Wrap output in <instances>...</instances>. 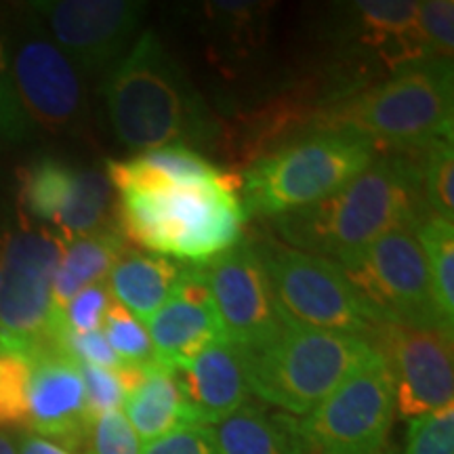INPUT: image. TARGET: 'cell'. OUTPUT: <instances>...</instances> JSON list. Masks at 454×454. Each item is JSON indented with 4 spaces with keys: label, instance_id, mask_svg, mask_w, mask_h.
<instances>
[{
    "label": "cell",
    "instance_id": "obj_7",
    "mask_svg": "<svg viewBox=\"0 0 454 454\" xmlns=\"http://www.w3.org/2000/svg\"><path fill=\"white\" fill-rule=\"evenodd\" d=\"M339 265L372 326L444 328L452 333L435 308L427 261L412 230L389 231Z\"/></svg>",
    "mask_w": 454,
    "mask_h": 454
},
{
    "label": "cell",
    "instance_id": "obj_37",
    "mask_svg": "<svg viewBox=\"0 0 454 454\" xmlns=\"http://www.w3.org/2000/svg\"><path fill=\"white\" fill-rule=\"evenodd\" d=\"M0 454H17L15 435L7 434V431H0Z\"/></svg>",
    "mask_w": 454,
    "mask_h": 454
},
{
    "label": "cell",
    "instance_id": "obj_1",
    "mask_svg": "<svg viewBox=\"0 0 454 454\" xmlns=\"http://www.w3.org/2000/svg\"><path fill=\"white\" fill-rule=\"evenodd\" d=\"M431 217L423 198L421 147L383 150L381 156L325 200L276 217L282 242L343 263L368 244Z\"/></svg>",
    "mask_w": 454,
    "mask_h": 454
},
{
    "label": "cell",
    "instance_id": "obj_19",
    "mask_svg": "<svg viewBox=\"0 0 454 454\" xmlns=\"http://www.w3.org/2000/svg\"><path fill=\"white\" fill-rule=\"evenodd\" d=\"M356 53H371L391 70L434 59L419 27L417 0H364L349 4Z\"/></svg>",
    "mask_w": 454,
    "mask_h": 454
},
{
    "label": "cell",
    "instance_id": "obj_20",
    "mask_svg": "<svg viewBox=\"0 0 454 454\" xmlns=\"http://www.w3.org/2000/svg\"><path fill=\"white\" fill-rule=\"evenodd\" d=\"M106 177L118 192H160L168 187L219 185L238 181L192 147H158L130 160H107Z\"/></svg>",
    "mask_w": 454,
    "mask_h": 454
},
{
    "label": "cell",
    "instance_id": "obj_32",
    "mask_svg": "<svg viewBox=\"0 0 454 454\" xmlns=\"http://www.w3.org/2000/svg\"><path fill=\"white\" fill-rule=\"evenodd\" d=\"M419 27L434 59H450L454 49V3L423 0L419 3Z\"/></svg>",
    "mask_w": 454,
    "mask_h": 454
},
{
    "label": "cell",
    "instance_id": "obj_36",
    "mask_svg": "<svg viewBox=\"0 0 454 454\" xmlns=\"http://www.w3.org/2000/svg\"><path fill=\"white\" fill-rule=\"evenodd\" d=\"M15 444L17 454H78L59 444H53V442L44 440L32 431H20L15 435Z\"/></svg>",
    "mask_w": 454,
    "mask_h": 454
},
{
    "label": "cell",
    "instance_id": "obj_30",
    "mask_svg": "<svg viewBox=\"0 0 454 454\" xmlns=\"http://www.w3.org/2000/svg\"><path fill=\"white\" fill-rule=\"evenodd\" d=\"M404 454H454V402L411 419Z\"/></svg>",
    "mask_w": 454,
    "mask_h": 454
},
{
    "label": "cell",
    "instance_id": "obj_25",
    "mask_svg": "<svg viewBox=\"0 0 454 454\" xmlns=\"http://www.w3.org/2000/svg\"><path fill=\"white\" fill-rule=\"evenodd\" d=\"M434 288L435 308L448 328L454 326V225L452 221L431 215L417 227Z\"/></svg>",
    "mask_w": 454,
    "mask_h": 454
},
{
    "label": "cell",
    "instance_id": "obj_35",
    "mask_svg": "<svg viewBox=\"0 0 454 454\" xmlns=\"http://www.w3.org/2000/svg\"><path fill=\"white\" fill-rule=\"evenodd\" d=\"M141 454H221V450L208 427L192 425V427L177 429L160 440L150 442L144 446Z\"/></svg>",
    "mask_w": 454,
    "mask_h": 454
},
{
    "label": "cell",
    "instance_id": "obj_9",
    "mask_svg": "<svg viewBox=\"0 0 454 454\" xmlns=\"http://www.w3.org/2000/svg\"><path fill=\"white\" fill-rule=\"evenodd\" d=\"M391 374L374 351L299 421L305 454H381L394 423Z\"/></svg>",
    "mask_w": 454,
    "mask_h": 454
},
{
    "label": "cell",
    "instance_id": "obj_18",
    "mask_svg": "<svg viewBox=\"0 0 454 454\" xmlns=\"http://www.w3.org/2000/svg\"><path fill=\"white\" fill-rule=\"evenodd\" d=\"M175 381L200 427H211L248 402L247 356L240 345L217 340L194 360L175 368Z\"/></svg>",
    "mask_w": 454,
    "mask_h": 454
},
{
    "label": "cell",
    "instance_id": "obj_33",
    "mask_svg": "<svg viewBox=\"0 0 454 454\" xmlns=\"http://www.w3.org/2000/svg\"><path fill=\"white\" fill-rule=\"evenodd\" d=\"M32 121L17 95L7 51L0 41V141H24L30 137Z\"/></svg>",
    "mask_w": 454,
    "mask_h": 454
},
{
    "label": "cell",
    "instance_id": "obj_11",
    "mask_svg": "<svg viewBox=\"0 0 454 454\" xmlns=\"http://www.w3.org/2000/svg\"><path fill=\"white\" fill-rule=\"evenodd\" d=\"M66 242L51 230H17L0 253V339L32 345L44 339L51 291Z\"/></svg>",
    "mask_w": 454,
    "mask_h": 454
},
{
    "label": "cell",
    "instance_id": "obj_27",
    "mask_svg": "<svg viewBox=\"0 0 454 454\" xmlns=\"http://www.w3.org/2000/svg\"><path fill=\"white\" fill-rule=\"evenodd\" d=\"M454 152L452 139H435L421 147V184L423 198L431 215L454 219Z\"/></svg>",
    "mask_w": 454,
    "mask_h": 454
},
{
    "label": "cell",
    "instance_id": "obj_17",
    "mask_svg": "<svg viewBox=\"0 0 454 454\" xmlns=\"http://www.w3.org/2000/svg\"><path fill=\"white\" fill-rule=\"evenodd\" d=\"M145 331L156 362L168 371L225 339L200 265H185L181 280L167 303L145 317Z\"/></svg>",
    "mask_w": 454,
    "mask_h": 454
},
{
    "label": "cell",
    "instance_id": "obj_29",
    "mask_svg": "<svg viewBox=\"0 0 454 454\" xmlns=\"http://www.w3.org/2000/svg\"><path fill=\"white\" fill-rule=\"evenodd\" d=\"M112 299L107 280L90 284V286H84L82 291L74 294L64 309L51 311L49 325H59L72 333L101 331Z\"/></svg>",
    "mask_w": 454,
    "mask_h": 454
},
{
    "label": "cell",
    "instance_id": "obj_21",
    "mask_svg": "<svg viewBox=\"0 0 454 454\" xmlns=\"http://www.w3.org/2000/svg\"><path fill=\"white\" fill-rule=\"evenodd\" d=\"M122 412L137 434L141 446L177 429L198 425L194 412L181 394L179 383L175 381L173 371L158 362L144 368V379L127 394Z\"/></svg>",
    "mask_w": 454,
    "mask_h": 454
},
{
    "label": "cell",
    "instance_id": "obj_15",
    "mask_svg": "<svg viewBox=\"0 0 454 454\" xmlns=\"http://www.w3.org/2000/svg\"><path fill=\"white\" fill-rule=\"evenodd\" d=\"M30 364L27 431L78 452L93 425L81 366L47 337L30 348Z\"/></svg>",
    "mask_w": 454,
    "mask_h": 454
},
{
    "label": "cell",
    "instance_id": "obj_12",
    "mask_svg": "<svg viewBox=\"0 0 454 454\" xmlns=\"http://www.w3.org/2000/svg\"><path fill=\"white\" fill-rule=\"evenodd\" d=\"M371 345L394 383L395 411L417 419L454 402L452 333L444 328L374 326Z\"/></svg>",
    "mask_w": 454,
    "mask_h": 454
},
{
    "label": "cell",
    "instance_id": "obj_34",
    "mask_svg": "<svg viewBox=\"0 0 454 454\" xmlns=\"http://www.w3.org/2000/svg\"><path fill=\"white\" fill-rule=\"evenodd\" d=\"M84 381V391H87V404L90 417L110 411H122L127 391H124L121 379L114 371L99 368L93 364H78Z\"/></svg>",
    "mask_w": 454,
    "mask_h": 454
},
{
    "label": "cell",
    "instance_id": "obj_6",
    "mask_svg": "<svg viewBox=\"0 0 454 454\" xmlns=\"http://www.w3.org/2000/svg\"><path fill=\"white\" fill-rule=\"evenodd\" d=\"M244 349V348H242ZM253 395L305 417L374 356L366 337L288 325L259 349H244Z\"/></svg>",
    "mask_w": 454,
    "mask_h": 454
},
{
    "label": "cell",
    "instance_id": "obj_8",
    "mask_svg": "<svg viewBox=\"0 0 454 454\" xmlns=\"http://www.w3.org/2000/svg\"><path fill=\"white\" fill-rule=\"evenodd\" d=\"M253 244L288 325L371 337L372 322L339 263L276 238H253Z\"/></svg>",
    "mask_w": 454,
    "mask_h": 454
},
{
    "label": "cell",
    "instance_id": "obj_22",
    "mask_svg": "<svg viewBox=\"0 0 454 454\" xmlns=\"http://www.w3.org/2000/svg\"><path fill=\"white\" fill-rule=\"evenodd\" d=\"M208 431L221 454H305L297 419L257 404H244Z\"/></svg>",
    "mask_w": 454,
    "mask_h": 454
},
{
    "label": "cell",
    "instance_id": "obj_14",
    "mask_svg": "<svg viewBox=\"0 0 454 454\" xmlns=\"http://www.w3.org/2000/svg\"><path fill=\"white\" fill-rule=\"evenodd\" d=\"M21 204L64 242L107 227L112 185L106 173L41 158L21 173Z\"/></svg>",
    "mask_w": 454,
    "mask_h": 454
},
{
    "label": "cell",
    "instance_id": "obj_5",
    "mask_svg": "<svg viewBox=\"0 0 454 454\" xmlns=\"http://www.w3.org/2000/svg\"><path fill=\"white\" fill-rule=\"evenodd\" d=\"M377 145L348 129H320L282 144L242 173L244 213L280 217L325 200L364 170Z\"/></svg>",
    "mask_w": 454,
    "mask_h": 454
},
{
    "label": "cell",
    "instance_id": "obj_16",
    "mask_svg": "<svg viewBox=\"0 0 454 454\" xmlns=\"http://www.w3.org/2000/svg\"><path fill=\"white\" fill-rule=\"evenodd\" d=\"M11 74L30 121L49 130L78 127L84 107L81 76L64 51L44 36H27L17 47Z\"/></svg>",
    "mask_w": 454,
    "mask_h": 454
},
{
    "label": "cell",
    "instance_id": "obj_2",
    "mask_svg": "<svg viewBox=\"0 0 454 454\" xmlns=\"http://www.w3.org/2000/svg\"><path fill=\"white\" fill-rule=\"evenodd\" d=\"M114 133L133 150L202 145L221 137V124L156 32H141L106 78Z\"/></svg>",
    "mask_w": 454,
    "mask_h": 454
},
{
    "label": "cell",
    "instance_id": "obj_38",
    "mask_svg": "<svg viewBox=\"0 0 454 454\" xmlns=\"http://www.w3.org/2000/svg\"><path fill=\"white\" fill-rule=\"evenodd\" d=\"M0 282H3V268H0Z\"/></svg>",
    "mask_w": 454,
    "mask_h": 454
},
{
    "label": "cell",
    "instance_id": "obj_24",
    "mask_svg": "<svg viewBox=\"0 0 454 454\" xmlns=\"http://www.w3.org/2000/svg\"><path fill=\"white\" fill-rule=\"evenodd\" d=\"M184 270L185 263H175L162 254H124L107 276V286L114 301L137 320H145L167 303Z\"/></svg>",
    "mask_w": 454,
    "mask_h": 454
},
{
    "label": "cell",
    "instance_id": "obj_26",
    "mask_svg": "<svg viewBox=\"0 0 454 454\" xmlns=\"http://www.w3.org/2000/svg\"><path fill=\"white\" fill-rule=\"evenodd\" d=\"M30 348L32 345L0 339V431L27 425Z\"/></svg>",
    "mask_w": 454,
    "mask_h": 454
},
{
    "label": "cell",
    "instance_id": "obj_31",
    "mask_svg": "<svg viewBox=\"0 0 454 454\" xmlns=\"http://www.w3.org/2000/svg\"><path fill=\"white\" fill-rule=\"evenodd\" d=\"M89 454H141L144 446L122 411H110L93 419Z\"/></svg>",
    "mask_w": 454,
    "mask_h": 454
},
{
    "label": "cell",
    "instance_id": "obj_3",
    "mask_svg": "<svg viewBox=\"0 0 454 454\" xmlns=\"http://www.w3.org/2000/svg\"><path fill=\"white\" fill-rule=\"evenodd\" d=\"M452 84L450 59L417 61L322 110L316 130H356L377 150H417L435 139H452Z\"/></svg>",
    "mask_w": 454,
    "mask_h": 454
},
{
    "label": "cell",
    "instance_id": "obj_10",
    "mask_svg": "<svg viewBox=\"0 0 454 454\" xmlns=\"http://www.w3.org/2000/svg\"><path fill=\"white\" fill-rule=\"evenodd\" d=\"M200 268L227 340L259 349L288 326L253 238H240Z\"/></svg>",
    "mask_w": 454,
    "mask_h": 454
},
{
    "label": "cell",
    "instance_id": "obj_23",
    "mask_svg": "<svg viewBox=\"0 0 454 454\" xmlns=\"http://www.w3.org/2000/svg\"><path fill=\"white\" fill-rule=\"evenodd\" d=\"M127 254V238L118 227L66 242L53 276L51 311H61L84 286L106 280L114 265Z\"/></svg>",
    "mask_w": 454,
    "mask_h": 454
},
{
    "label": "cell",
    "instance_id": "obj_13",
    "mask_svg": "<svg viewBox=\"0 0 454 454\" xmlns=\"http://www.w3.org/2000/svg\"><path fill=\"white\" fill-rule=\"evenodd\" d=\"M147 4L139 0H49L34 3L55 44L72 64L104 74L129 53L139 36Z\"/></svg>",
    "mask_w": 454,
    "mask_h": 454
},
{
    "label": "cell",
    "instance_id": "obj_28",
    "mask_svg": "<svg viewBox=\"0 0 454 454\" xmlns=\"http://www.w3.org/2000/svg\"><path fill=\"white\" fill-rule=\"evenodd\" d=\"M101 328H104L101 333H104L107 345L122 364L150 366L156 362L154 348H152L145 326L118 301L112 299Z\"/></svg>",
    "mask_w": 454,
    "mask_h": 454
},
{
    "label": "cell",
    "instance_id": "obj_4",
    "mask_svg": "<svg viewBox=\"0 0 454 454\" xmlns=\"http://www.w3.org/2000/svg\"><path fill=\"white\" fill-rule=\"evenodd\" d=\"M240 179L219 185L122 192L118 204L122 236L162 257L204 265L242 238Z\"/></svg>",
    "mask_w": 454,
    "mask_h": 454
}]
</instances>
